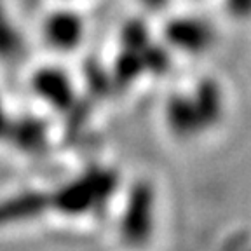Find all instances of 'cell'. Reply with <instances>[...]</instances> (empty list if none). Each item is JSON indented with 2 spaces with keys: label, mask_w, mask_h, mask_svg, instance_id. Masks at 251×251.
<instances>
[{
  "label": "cell",
  "mask_w": 251,
  "mask_h": 251,
  "mask_svg": "<svg viewBox=\"0 0 251 251\" xmlns=\"http://www.w3.org/2000/svg\"><path fill=\"white\" fill-rule=\"evenodd\" d=\"M80 20L72 11H58L46 21V35L52 46L72 47L80 35Z\"/></svg>",
  "instance_id": "1"
},
{
  "label": "cell",
  "mask_w": 251,
  "mask_h": 251,
  "mask_svg": "<svg viewBox=\"0 0 251 251\" xmlns=\"http://www.w3.org/2000/svg\"><path fill=\"white\" fill-rule=\"evenodd\" d=\"M20 46L21 42L14 30V25L11 23L4 5L0 2V56L2 58H14Z\"/></svg>",
  "instance_id": "2"
},
{
  "label": "cell",
  "mask_w": 251,
  "mask_h": 251,
  "mask_svg": "<svg viewBox=\"0 0 251 251\" xmlns=\"http://www.w3.org/2000/svg\"><path fill=\"white\" fill-rule=\"evenodd\" d=\"M224 9L234 18H250L251 0H220Z\"/></svg>",
  "instance_id": "3"
},
{
  "label": "cell",
  "mask_w": 251,
  "mask_h": 251,
  "mask_svg": "<svg viewBox=\"0 0 251 251\" xmlns=\"http://www.w3.org/2000/svg\"><path fill=\"white\" fill-rule=\"evenodd\" d=\"M143 7H147V9H152V11H159V9H162V7H166L168 5V2L169 0H138Z\"/></svg>",
  "instance_id": "4"
}]
</instances>
